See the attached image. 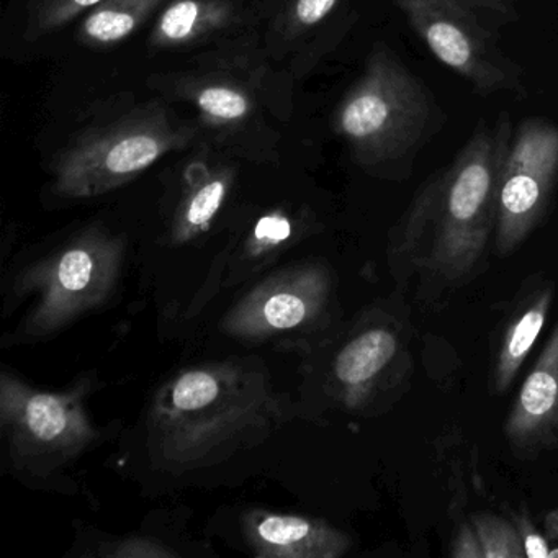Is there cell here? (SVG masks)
<instances>
[{
    "label": "cell",
    "instance_id": "1",
    "mask_svg": "<svg viewBox=\"0 0 558 558\" xmlns=\"http://www.w3.org/2000/svg\"><path fill=\"white\" fill-rule=\"evenodd\" d=\"M290 414L286 395L257 362L191 365L153 397L145 420L146 453L156 469L184 475L253 449Z\"/></svg>",
    "mask_w": 558,
    "mask_h": 558
},
{
    "label": "cell",
    "instance_id": "2",
    "mask_svg": "<svg viewBox=\"0 0 558 558\" xmlns=\"http://www.w3.org/2000/svg\"><path fill=\"white\" fill-rule=\"evenodd\" d=\"M508 113L483 123L449 169L434 174L404 215L397 247L417 270L446 283L472 277L498 217L502 165L511 145Z\"/></svg>",
    "mask_w": 558,
    "mask_h": 558
},
{
    "label": "cell",
    "instance_id": "3",
    "mask_svg": "<svg viewBox=\"0 0 558 558\" xmlns=\"http://www.w3.org/2000/svg\"><path fill=\"white\" fill-rule=\"evenodd\" d=\"M126 241L104 227H87L14 279V303L31 302L17 335L22 342L40 341L102 308L119 289Z\"/></svg>",
    "mask_w": 558,
    "mask_h": 558
},
{
    "label": "cell",
    "instance_id": "4",
    "mask_svg": "<svg viewBox=\"0 0 558 558\" xmlns=\"http://www.w3.org/2000/svg\"><path fill=\"white\" fill-rule=\"evenodd\" d=\"M197 132L198 126L182 122L159 102L90 125L54 156L53 192L73 201L109 194L169 153L191 146Z\"/></svg>",
    "mask_w": 558,
    "mask_h": 558
},
{
    "label": "cell",
    "instance_id": "5",
    "mask_svg": "<svg viewBox=\"0 0 558 558\" xmlns=\"http://www.w3.org/2000/svg\"><path fill=\"white\" fill-rule=\"evenodd\" d=\"M433 100L426 86L384 45L336 109L332 125L352 158L384 169L413 156L426 135Z\"/></svg>",
    "mask_w": 558,
    "mask_h": 558
},
{
    "label": "cell",
    "instance_id": "6",
    "mask_svg": "<svg viewBox=\"0 0 558 558\" xmlns=\"http://www.w3.org/2000/svg\"><path fill=\"white\" fill-rule=\"evenodd\" d=\"M90 391V377L64 390H45L2 371L0 434L14 472L48 480L93 449L100 433L87 411Z\"/></svg>",
    "mask_w": 558,
    "mask_h": 558
},
{
    "label": "cell",
    "instance_id": "7",
    "mask_svg": "<svg viewBox=\"0 0 558 558\" xmlns=\"http://www.w3.org/2000/svg\"><path fill=\"white\" fill-rule=\"evenodd\" d=\"M335 279L323 263H296L251 287L221 319L225 335L244 344L305 351L328 328Z\"/></svg>",
    "mask_w": 558,
    "mask_h": 558
},
{
    "label": "cell",
    "instance_id": "8",
    "mask_svg": "<svg viewBox=\"0 0 558 558\" xmlns=\"http://www.w3.org/2000/svg\"><path fill=\"white\" fill-rule=\"evenodd\" d=\"M246 61L228 57L207 60L179 73L153 77V87L187 104L197 112L198 125L215 145L234 155L264 161L276 148V132L270 130L263 110V94L256 73L244 68Z\"/></svg>",
    "mask_w": 558,
    "mask_h": 558
},
{
    "label": "cell",
    "instance_id": "9",
    "mask_svg": "<svg viewBox=\"0 0 558 558\" xmlns=\"http://www.w3.org/2000/svg\"><path fill=\"white\" fill-rule=\"evenodd\" d=\"M430 53L483 94L514 89L519 70L473 12L472 0H395Z\"/></svg>",
    "mask_w": 558,
    "mask_h": 558
},
{
    "label": "cell",
    "instance_id": "10",
    "mask_svg": "<svg viewBox=\"0 0 558 558\" xmlns=\"http://www.w3.org/2000/svg\"><path fill=\"white\" fill-rule=\"evenodd\" d=\"M558 179V129L529 119L512 133L501 169L495 244L499 256L514 253L547 210Z\"/></svg>",
    "mask_w": 558,
    "mask_h": 558
},
{
    "label": "cell",
    "instance_id": "11",
    "mask_svg": "<svg viewBox=\"0 0 558 558\" xmlns=\"http://www.w3.org/2000/svg\"><path fill=\"white\" fill-rule=\"evenodd\" d=\"M505 436L515 456L534 457L558 447V326L521 385Z\"/></svg>",
    "mask_w": 558,
    "mask_h": 558
},
{
    "label": "cell",
    "instance_id": "12",
    "mask_svg": "<svg viewBox=\"0 0 558 558\" xmlns=\"http://www.w3.org/2000/svg\"><path fill=\"white\" fill-rule=\"evenodd\" d=\"M400 352V339L390 326L368 323L352 332L331 355L326 385L331 400L348 410H361L384 380Z\"/></svg>",
    "mask_w": 558,
    "mask_h": 558
},
{
    "label": "cell",
    "instance_id": "13",
    "mask_svg": "<svg viewBox=\"0 0 558 558\" xmlns=\"http://www.w3.org/2000/svg\"><path fill=\"white\" fill-rule=\"evenodd\" d=\"M241 534L251 554L263 558H341L352 547L349 535L323 519L266 509L244 512Z\"/></svg>",
    "mask_w": 558,
    "mask_h": 558
},
{
    "label": "cell",
    "instance_id": "14",
    "mask_svg": "<svg viewBox=\"0 0 558 558\" xmlns=\"http://www.w3.org/2000/svg\"><path fill=\"white\" fill-rule=\"evenodd\" d=\"M315 225V215L302 208L282 205L264 211L241 231L225 256V286H240L272 266L313 233Z\"/></svg>",
    "mask_w": 558,
    "mask_h": 558
},
{
    "label": "cell",
    "instance_id": "15",
    "mask_svg": "<svg viewBox=\"0 0 558 558\" xmlns=\"http://www.w3.org/2000/svg\"><path fill=\"white\" fill-rule=\"evenodd\" d=\"M236 182V168L227 161H195L185 169L184 182L169 218V241L174 246L195 243L210 233Z\"/></svg>",
    "mask_w": 558,
    "mask_h": 558
},
{
    "label": "cell",
    "instance_id": "16",
    "mask_svg": "<svg viewBox=\"0 0 558 558\" xmlns=\"http://www.w3.org/2000/svg\"><path fill=\"white\" fill-rule=\"evenodd\" d=\"M236 0H174L159 15L149 35V47L174 50L218 40L243 25Z\"/></svg>",
    "mask_w": 558,
    "mask_h": 558
},
{
    "label": "cell",
    "instance_id": "17",
    "mask_svg": "<svg viewBox=\"0 0 558 558\" xmlns=\"http://www.w3.org/2000/svg\"><path fill=\"white\" fill-rule=\"evenodd\" d=\"M551 302H554L551 287L538 290L525 303L524 308L512 316L511 323L505 329L498 354H496L495 368H493V387L499 393L509 390L515 375L521 371L529 352L532 351L544 329Z\"/></svg>",
    "mask_w": 558,
    "mask_h": 558
},
{
    "label": "cell",
    "instance_id": "18",
    "mask_svg": "<svg viewBox=\"0 0 558 558\" xmlns=\"http://www.w3.org/2000/svg\"><path fill=\"white\" fill-rule=\"evenodd\" d=\"M166 0H102L90 9L77 38L89 47H112L135 34Z\"/></svg>",
    "mask_w": 558,
    "mask_h": 558
},
{
    "label": "cell",
    "instance_id": "19",
    "mask_svg": "<svg viewBox=\"0 0 558 558\" xmlns=\"http://www.w3.org/2000/svg\"><path fill=\"white\" fill-rule=\"evenodd\" d=\"M341 2L342 0H282L270 25V37L280 44L300 40L328 21Z\"/></svg>",
    "mask_w": 558,
    "mask_h": 558
},
{
    "label": "cell",
    "instance_id": "20",
    "mask_svg": "<svg viewBox=\"0 0 558 558\" xmlns=\"http://www.w3.org/2000/svg\"><path fill=\"white\" fill-rule=\"evenodd\" d=\"M472 527L478 537L483 558L525 557L524 544L514 525L489 512H480L472 518Z\"/></svg>",
    "mask_w": 558,
    "mask_h": 558
},
{
    "label": "cell",
    "instance_id": "21",
    "mask_svg": "<svg viewBox=\"0 0 558 558\" xmlns=\"http://www.w3.org/2000/svg\"><path fill=\"white\" fill-rule=\"evenodd\" d=\"M102 0H31L28 35L44 37L60 31L80 15L87 14Z\"/></svg>",
    "mask_w": 558,
    "mask_h": 558
},
{
    "label": "cell",
    "instance_id": "22",
    "mask_svg": "<svg viewBox=\"0 0 558 558\" xmlns=\"http://www.w3.org/2000/svg\"><path fill=\"white\" fill-rule=\"evenodd\" d=\"M97 557H175L178 551L168 545L148 537H125L106 542L100 550L94 551Z\"/></svg>",
    "mask_w": 558,
    "mask_h": 558
},
{
    "label": "cell",
    "instance_id": "23",
    "mask_svg": "<svg viewBox=\"0 0 558 558\" xmlns=\"http://www.w3.org/2000/svg\"><path fill=\"white\" fill-rule=\"evenodd\" d=\"M518 531L524 544L525 557L527 558H547L550 545L545 541L544 535L532 525L524 515L518 518Z\"/></svg>",
    "mask_w": 558,
    "mask_h": 558
},
{
    "label": "cell",
    "instance_id": "24",
    "mask_svg": "<svg viewBox=\"0 0 558 558\" xmlns=\"http://www.w3.org/2000/svg\"><path fill=\"white\" fill-rule=\"evenodd\" d=\"M450 555L456 558H483L478 537L473 531L472 524L460 525L456 538L452 542Z\"/></svg>",
    "mask_w": 558,
    "mask_h": 558
},
{
    "label": "cell",
    "instance_id": "25",
    "mask_svg": "<svg viewBox=\"0 0 558 558\" xmlns=\"http://www.w3.org/2000/svg\"><path fill=\"white\" fill-rule=\"evenodd\" d=\"M473 4L482 5L488 11L496 12L499 15H508L514 11L519 0H472Z\"/></svg>",
    "mask_w": 558,
    "mask_h": 558
}]
</instances>
